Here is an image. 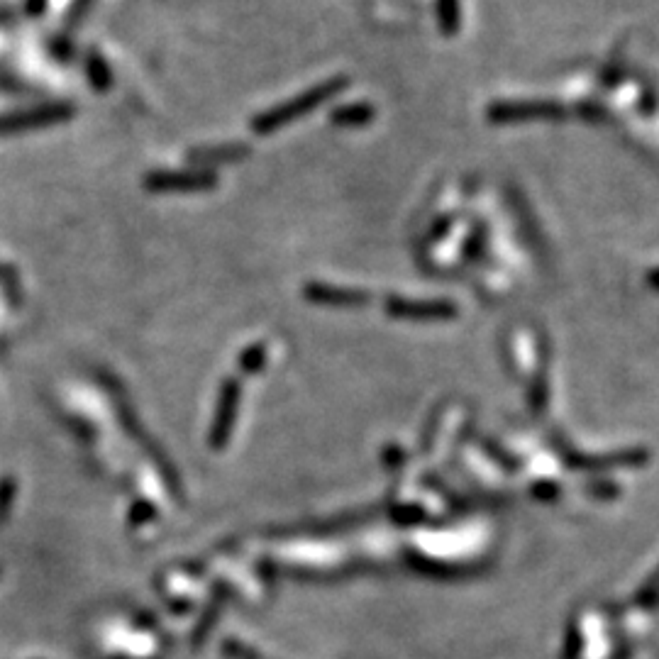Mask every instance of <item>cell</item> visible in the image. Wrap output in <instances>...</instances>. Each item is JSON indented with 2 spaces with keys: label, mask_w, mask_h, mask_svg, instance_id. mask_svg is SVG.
<instances>
[{
  "label": "cell",
  "mask_w": 659,
  "mask_h": 659,
  "mask_svg": "<svg viewBox=\"0 0 659 659\" xmlns=\"http://www.w3.org/2000/svg\"><path fill=\"white\" fill-rule=\"evenodd\" d=\"M215 174L210 171H191V174H181V171H157V174H149L145 179V186L149 191H206L213 188Z\"/></svg>",
  "instance_id": "2"
},
{
  "label": "cell",
  "mask_w": 659,
  "mask_h": 659,
  "mask_svg": "<svg viewBox=\"0 0 659 659\" xmlns=\"http://www.w3.org/2000/svg\"><path fill=\"white\" fill-rule=\"evenodd\" d=\"M306 296L315 303H328V306H359L367 303V293L350 289H332V286L313 284L306 289Z\"/></svg>",
  "instance_id": "4"
},
{
  "label": "cell",
  "mask_w": 659,
  "mask_h": 659,
  "mask_svg": "<svg viewBox=\"0 0 659 659\" xmlns=\"http://www.w3.org/2000/svg\"><path fill=\"white\" fill-rule=\"evenodd\" d=\"M389 310L393 315H406V318H445V315H452V306H445V303L391 301Z\"/></svg>",
  "instance_id": "5"
},
{
  "label": "cell",
  "mask_w": 659,
  "mask_h": 659,
  "mask_svg": "<svg viewBox=\"0 0 659 659\" xmlns=\"http://www.w3.org/2000/svg\"><path fill=\"white\" fill-rule=\"evenodd\" d=\"M347 86V79H330L325 83H320V86L310 88V91L303 93V96L298 98H291L289 103L279 105V108H271L267 113L257 115V118L252 120V130L257 132V135H269V132L279 130V127L289 125L291 120L301 118V115L310 113L313 108H318L320 103H325L328 98L335 96V93H340L342 88Z\"/></svg>",
  "instance_id": "1"
},
{
  "label": "cell",
  "mask_w": 659,
  "mask_h": 659,
  "mask_svg": "<svg viewBox=\"0 0 659 659\" xmlns=\"http://www.w3.org/2000/svg\"><path fill=\"white\" fill-rule=\"evenodd\" d=\"M437 18H440L442 32H445V35L457 32V22H459L457 0H437Z\"/></svg>",
  "instance_id": "8"
},
{
  "label": "cell",
  "mask_w": 659,
  "mask_h": 659,
  "mask_svg": "<svg viewBox=\"0 0 659 659\" xmlns=\"http://www.w3.org/2000/svg\"><path fill=\"white\" fill-rule=\"evenodd\" d=\"M88 76H91L93 86H96L98 91H105V88L110 86L108 66H105V62H101V59H98V57L88 59Z\"/></svg>",
  "instance_id": "9"
},
{
  "label": "cell",
  "mask_w": 659,
  "mask_h": 659,
  "mask_svg": "<svg viewBox=\"0 0 659 659\" xmlns=\"http://www.w3.org/2000/svg\"><path fill=\"white\" fill-rule=\"evenodd\" d=\"M376 115V110L369 103H357V105H345V108L332 110V123L340 127H364L371 123V118Z\"/></svg>",
  "instance_id": "6"
},
{
  "label": "cell",
  "mask_w": 659,
  "mask_h": 659,
  "mask_svg": "<svg viewBox=\"0 0 659 659\" xmlns=\"http://www.w3.org/2000/svg\"><path fill=\"white\" fill-rule=\"evenodd\" d=\"M247 147H220V149H201V152L191 154V162L196 164H225L237 162L240 157H247Z\"/></svg>",
  "instance_id": "7"
},
{
  "label": "cell",
  "mask_w": 659,
  "mask_h": 659,
  "mask_svg": "<svg viewBox=\"0 0 659 659\" xmlns=\"http://www.w3.org/2000/svg\"><path fill=\"white\" fill-rule=\"evenodd\" d=\"M71 115L69 105H52V108L35 110V113L27 115H15V118L0 120V130H22V127H40V125H52L62 123Z\"/></svg>",
  "instance_id": "3"
}]
</instances>
